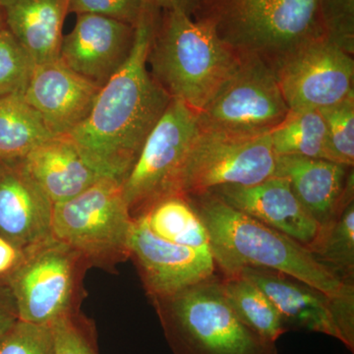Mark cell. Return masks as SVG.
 Here are the masks:
<instances>
[{
  "label": "cell",
  "instance_id": "1",
  "mask_svg": "<svg viewBox=\"0 0 354 354\" xmlns=\"http://www.w3.org/2000/svg\"><path fill=\"white\" fill-rule=\"evenodd\" d=\"M160 13L144 7L127 64L101 88L88 118L67 135L99 176L120 184L171 101L147 64Z\"/></svg>",
  "mask_w": 354,
  "mask_h": 354
},
{
  "label": "cell",
  "instance_id": "2",
  "mask_svg": "<svg viewBox=\"0 0 354 354\" xmlns=\"http://www.w3.org/2000/svg\"><path fill=\"white\" fill-rule=\"evenodd\" d=\"M184 198L206 227L216 271L223 278L239 276L246 267L262 268L304 281L330 299L354 298V285L344 283L288 235L232 208L211 191Z\"/></svg>",
  "mask_w": 354,
  "mask_h": 354
},
{
  "label": "cell",
  "instance_id": "3",
  "mask_svg": "<svg viewBox=\"0 0 354 354\" xmlns=\"http://www.w3.org/2000/svg\"><path fill=\"white\" fill-rule=\"evenodd\" d=\"M239 59L209 23L176 8L158 16L147 64L171 100L199 113Z\"/></svg>",
  "mask_w": 354,
  "mask_h": 354
},
{
  "label": "cell",
  "instance_id": "4",
  "mask_svg": "<svg viewBox=\"0 0 354 354\" xmlns=\"http://www.w3.org/2000/svg\"><path fill=\"white\" fill-rule=\"evenodd\" d=\"M192 14L236 55L259 57L272 69L325 38L318 0H202Z\"/></svg>",
  "mask_w": 354,
  "mask_h": 354
},
{
  "label": "cell",
  "instance_id": "5",
  "mask_svg": "<svg viewBox=\"0 0 354 354\" xmlns=\"http://www.w3.org/2000/svg\"><path fill=\"white\" fill-rule=\"evenodd\" d=\"M151 301L174 354H279L277 342L261 337L236 315L216 274Z\"/></svg>",
  "mask_w": 354,
  "mask_h": 354
},
{
  "label": "cell",
  "instance_id": "6",
  "mask_svg": "<svg viewBox=\"0 0 354 354\" xmlns=\"http://www.w3.org/2000/svg\"><path fill=\"white\" fill-rule=\"evenodd\" d=\"M133 225L121 184L106 177L53 206V236L80 253L91 268L113 272L129 259Z\"/></svg>",
  "mask_w": 354,
  "mask_h": 354
},
{
  "label": "cell",
  "instance_id": "7",
  "mask_svg": "<svg viewBox=\"0 0 354 354\" xmlns=\"http://www.w3.org/2000/svg\"><path fill=\"white\" fill-rule=\"evenodd\" d=\"M90 268L80 253L53 236L26 249L6 279L19 320L51 326L80 312L83 279Z\"/></svg>",
  "mask_w": 354,
  "mask_h": 354
},
{
  "label": "cell",
  "instance_id": "8",
  "mask_svg": "<svg viewBox=\"0 0 354 354\" xmlns=\"http://www.w3.org/2000/svg\"><path fill=\"white\" fill-rule=\"evenodd\" d=\"M198 132L197 113L171 100L121 184L133 220L162 200L178 196L181 171Z\"/></svg>",
  "mask_w": 354,
  "mask_h": 354
},
{
  "label": "cell",
  "instance_id": "9",
  "mask_svg": "<svg viewBox=\"0 0 354 354\" xmlns=\"http://www.w3.org/2000/svg\"><path fill=\"white\" fill-rule=\"evenodd\" d=\"M290 113L274 70L253 55H239L232 73L197 113L200 129L235 135L272 131Z\"/></svg>",
  "mask_w": 354,
  "mask_h": 354
},
{
  "label": "cell",
  "instance_id": "10",
  "mask_svg": "<svg viewBox=\"0 0 354 354\" xmlns=\"http://www.w3.org/2000/svg\"><path fill=\"white\" fill-rule=\"evenodd\" d=\"M277 156L269 133L235 135L199 128L184 162L178 196L225 185H253L274 176Z\"/></svg>",
  "mask_w": 354,
  "mask_h": 354
},
{
  "label": "cell",
  "instance_id": "11",
  "mask_svg": "<svg viewBox=\"0 0 354 354\" xmlns=\"http://www.w3.org/2000/svg\"><path fill=\"white\" fill-rule=\"evenodd\" d=\"M274 70L291 111H321L354 95L353 55L326 38L305 44Z\"/></svg>",
  "mask_w": 354,
  "mask_h": 354
},
{
  "label": "cell",
  "instance_id": "12",
  "mask_svg": "<svg viewBox=\"0 0 354 354\" xmlns=\"http://www.w3.org/2000/svg\"><path fill=\"white\" fill-rule=\"evenodd\" d=\"M129 259L136 266L150 299L174 295L216 274L211 252L160 239L142 216L134 220Z\"/></svg>",
  "mask_w": 354,
  "mask_h": 354
},
{
  "label": "cell",
  "instance_id": "13",
  "mask_svg": "<svg viewBox=\"0 0 354 354\" xmlns=\"http://www.w3.org/2000/svg\"><path fill=\"white\" fill-rule=\"evenodd\" d=\"M134 37L135 26L104 16L77 15L73 29L62 39L59 60L102 88L127 64Z\"/></svg>",
  "mask_w": 354,
  "mask_h": 354
},
{
  "label": "cell",
  "instance_id": "14",
  "mask_svg": "<svg viewBox=\"0 0 354 354\" xmlns=\"http://www.w3.org/2000/svg\"><path fill=\"white\" fill-rule=\"evenodd\" d=\"M100 90L57 59L35 65L24 97L51 134L64 136L88 118Z\"/></svg>",
  "mask_w": 354,
  "mask_h": 354
},
{
  "label": "cell",
  "instance_id": "15",
  "mask_svg": "<svg viewBox=\"0 0 354 354\" xmlns=\"http://www.w3.org/2000/svg\"><path fill=\"white\" fill-rule=\"evenodd\" d=\"M53 206L22 160H0V236L25 250L48 241Z\"/></svg>",
  "mask_w": 354,
  "mask_h": 354
},
{
  "label": "cell",
  "instance_id": "16",
  "mask_svg": "<svg viewBox=\"0 0 354 354\" xmlns=\"http://www.w3.org/2000/svg\"><path fill=\"white\" fill-rule=\"evenodd\" d=\"M209 191L232 208L288 235L307 249L318 237L320 225L283 177L274 176L253 185H225Z\"/></svg>",
  "mask_w": 354,
  "mask_h": 354
},
{
  "label": "cell",
  "instance_id": "17",
  "mask_svg": "<svg viewBox=\"0 0 354 354\" xmlns=\"http://www.w3.org/2000/svg\"><path fill=\"white\" fill-rule=\"evenodd\" d=\"M239 276L252 281L271 300L286 330H301L339 339L332 299L304 281L262 268L246 267Z\"/></svg>",
  "mask_w": 354,
  "mask_h": 354
},
{
  "label": "cell",
  "instance_id": "18",
  "mask_svg": "<svg viewBox=\"0 0 354 354\" xmlns=\"http://www.w3.org/2000/svg\"><path fill=\"white\" fill-rule=\"evenodd\" d=\"M353 167L323 160L277 157L274 176L283 177L310 216L323 227L334 215L346 192Z\"/></svg>",
  "mask_w": 354,
  "mask_h": 354
},
{
  "label": "cell",
  "instance_id": "19",
  "mask_svg": "<svg viewBox=\"0 0 354 354\" xmlns=\"http://www.w3.org/2000/svg\"><path fill=\"white\" fill-rule=\"evenodd\" d=\"M22 162L53 205L78 196L102 178L67 135L44 142Z\"/></svg>",
  "mask_w": 354,
  "mask_h": 354
},
{
  "label": "cell",
  "instance_id": "20",
  "mask_svg": "<svg viewBox=\"0 0 354 354\" xmlns=\"http://www.w3.org/2000/svg\"><path fill=\"white\" fill-rule=\"evenodd\" d=\"M69 0H0L6 28L35 65L59 59Z\"/></svg>",
  "mask_w": 354,
  "mask_h": 354
},
{
  "label": "cell",
  "instance_id": "21",
  "mask_svg": "<svg viewBox=\"0 0 354 354\" xmlns=\"http://www.w3.org/2000/svg\"><path fill=\"white\" fill-rule=\"evenodd\" d=\"M315 259L344 283L354 285V174L334 215L320 227L309 249Z\"/></svg>",
  "mask_w": 354,
  "mask_h": 354
},
{
  "label": "cell",
  "instance_id": "22",
  "mask_svg": "<svg viewBox=\"0 0 354 354\" xmlns=\"http://www.w3.org/2000/svg\"><path fill=\"white\" fill-rule=\"evenodd\" d=\"M53 137L24 95L0 97V160H22Z\"/></svg>",
  "mask_w": 354,
  "mask_h": 354
},
{
  "label": "cell",
  "instance_id": "23",
  "mask_svg": "<svg viewBox=\"0 0 354 354\" xmlns=\"http://www.w3.org/2000/svg\"><path fill=\"white\" fill-rule=\"evenodd\" d=\"M277 157L295 156L330 160L327 125L319 111H291L269 133Z\"/></svg>",
  "mask_w": 354,
  "mask_h": 354
},
{
  "label": "cell",
  "instance_id": "24",
  "mask_svg": "<svg viewBox=\"0 0 354 354\" xmlns=\"http://www.w3.org/2000/svg\"><path fill=\"white\" fill-rule=\"evenodd\" d=\"M141 216L149 228L160 239L211 252L206 227L186 198H167Z\"/></svg>",
  "mask_w": 354,
  "mask_h": 354
},
{
  "label": "cell",
  "instance_id": "25",
  "mask_svg": "<svg viewBox=\"0 0 354 354\" xmlns=\"http://www.w3.org/2000/svg\"><path fill=\"white\" fill-rule=\"evenodd\" d=\"M221 279L223 295L228 304L251 330L274 342L288 332L278 310L252 281L242 276H221Z\"/></svg>",
  "mask_w": 354,
  "mask_h": 354
},
{
  "label": "cell",
  "instance_id": "26",
  "mask_svg": "<svg viewBox=\"0 0 354 354\" xmlns=\"http://www.w3.org/2000/svg\"><path fill=\"white\" fill-rule=\"evenodd\" d=\"M35 64L6 28L0 30V97L24 95Z\"/></svg>",
  "mask_w": 354,
  "mask_h": 354
},
{
  "label": "cell",
  "instance_id": "27",
  "mask_svg": "<svg viewBox=\"0 0 354 354\" xmlns=\"http://www.w3.org/2000/svg\"><path fill=\"white\" fill-rule=\"evenodd\" d=\"M319 111L327 125L330 162L353 167L354 95Z\"/></svg>",
  "mask_w": 354,
  "mask_h": 354
},
{
  "label": "cell",
  "instance_id": "28",
  "mask_svg": "<svg viewBox=\"0 0 354 354\" xmlns=\"http://www.w3.org/2000/svg\"><path fill=\"white\" fill-rule=\"evenodd\" d=\"M51 326L55 333V354H99L94 323L81 311Z\"/></svg>",
  "mask_w": 354,
  "mask_h": 354
},
{
  "label": "cell",
  "instance_id": "29",
  "mask_svg": "<svg viewBox=\"0 0 354 354\" xmlns=\"http://www.w3.org/2000/svg\"><path fill=\"white\" fill-rule=\"evenodd\" d=\"M325 38L354 55V0H318Z\"/></svg>",
  "mask_w": 354,
  "mask_h": 354
},
{
  "label": "cell",
  "instance_id": "30",
  "mask_svg": "<svg viewBox=\"0 0 354 354\" xmlns=\"http://www.w3.org/2000/svg\"><path fill=\"white\" fill-rule=\"evenodd\" d=\"M0 354H55L53 326L18 320L0 342Z\"/></svg>",
  "mask_w": 354,
  "mask_h": 354
},
{
  "label": "cell",
  "instance_id": "31",
  "mask_svg": "<svg viewBox=\"0 0 354 354\" xmlns=\"http://www.w3.org/2000/svg\"><path fill=\"white\" fill-rule=\"evenodd\" d=\"M144 7L142 0H69L68 13L104 16L135 26Z\"/></svg>",
  "mask_w": 354,
  "mask_h": 354
},
{
  "label": "cell",
  "instance_id": "32",
  "mask_svg": "<svg viewBox=\"0 0 354 354\" xmlns=\"http://www.w3.org/2000/svg\"><path fill=\"white\" fill-rule=\"evenodd\" d=\"M18 320L19 316L12 292L6 283L0 281V342Z\"/></svg>",
  "mask_w": 354,
  "mask_h": 354
},
{
  "label": "cell",
  "instance_id": "33",
  "mask_svg": "<svg viewBox=\"0 0 354 354\" xmlns=\"http://www.w3.org/2000/svg\"><path fill=\"white\" fill-rule=\"evenodd\" d=\"M25 253V249L0 236V281L6 283L9 274L22 262Z\"/></svg>",
  "mask_w": 354,
  "mask_h": 354
},
{
  "label": "cell",
  "instance_id": "34",
  "mask_svg": "<svg viewBox=\"0 0 354 354\" xmlns=\"http://www.w3.org/2000/svg\"><path fill=\"white\" fill-rule=\"evenodd\" d=\"M145 6L152 7L158 11L171 10L183 8L192 15L194 11V0H142Z\"/></svg>",
  "mask_w": 354,
  "mask_h": 354
},
{
  "label": "cell",
  "instance_id": "35",
  "mask_svg": "<svg viewBox=\"0 0 354 354\" xmlns=\"http://www.w3.org/2000/svg\"><path fill=\"white\" fill-rule=\"evenodd\" d=\"M6 28V23H4L3 13H2L1 8H0V30Z\"/></svg>",
  "mask_w": 354,
  "mask_h": 354
},
{
  "label": "cell",
  "instance_id": "36",
  "mask_svg": "<svg viewBox=\"0 0 354 354\" xmlns=\"http://www.w3.org/2000/svg\"><path fill=\"white\" fill-rule=\"evenodd\" d=\"M200 1H202V0H194V3H195L194 10H195V8H196L197 4L199 3Z\"/></svg>",
  "mask_w": 354,
  "mask_h": 354
}]
</instances>
